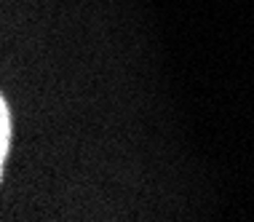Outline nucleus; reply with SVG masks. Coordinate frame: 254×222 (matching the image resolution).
Here are the masks:
<instances>
[{
    "label": "nucleus",
    "instance_id": "1",
    "mask_svg": "<svg viewBox=\"0 0 254 222\" xmlns=\"http://www.w3.org/2000/svg\"><path fill=\"white\" fill-rule=\"evenodd\" d=\"M8 150H11V113L3 99L0 102V166L8 158Z\"/></svg>",
    "mask_w": 254,
    "mask_h": 222
}]
</instances>
